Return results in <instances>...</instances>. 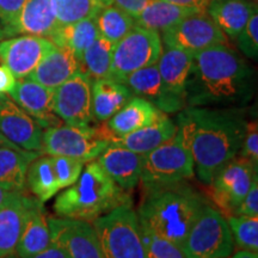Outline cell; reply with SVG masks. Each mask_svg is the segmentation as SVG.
Wrapping results in <instances>:
<instances>
[{"label": "cell", "instance_id": "35", "mask_svg": "<svg viewBox=\"0 0 258 258\" xmlns=\"http://www.w3.org/2000/svg\"><path fill=\"white\" fill-rule=\"evenodd\" d=\"M227 224L233 237L234 245L239 250L258 251V218L230 215Z\"/></svg>", "mask_w": 258, "mask_h": 258}, {"label": "cell", "instance_id": "43", "mask_svg": "<svg viewBox=\"0 0 258 258\" xmlns=\"http://www.w3.org/2000/svg\"><path fill=\"white\" fill-rule=\"evenodd\" d=\"M110 2L111 4L118 6L123 11L128 12L129 15L135 17V16L140 14L141 10L148 3V0H110Z\"/></svg>", "mask_w": 258, "mask_h": 258}, {"label": "cell", "instance_id": "29", "mask_svg": "<svg viewBox=\"0 0 258 258\" xmlns=\"http://www.w3.org/2000/svg\"><path fill=\"white\" fill-rule=\"evenodd\" d=\"M40 152L0 147V188L9 191H23L28 167Z\"/></svg>", "mask_w": 258, "mask_h": 258}, {"label": "cell", "instance_id": "20", "mask_svg": "<svg viewBox=\"0 0 258 258\" xmlns=\"http://www.w3.org/2000/svg\"><path fill=\"white\" fill-rule=\"evenodd\" d=\"M31 199L14 191L0 206V257L16 253Z\"/></svg>", "mask_w": 258, "mask_h": 258}, {"label": "cell", "instance_id": "37", "mask_svg": "<svg viewBox=\"0 0 258 258\" xmlns=\"http://www.w3.org/2000/svg\"><path fill=\"white\" fill-rule=\"evenodd\" d=\"M50 157L51 160H53L54 172H55L59 188H69V186L74 184L83 172V161L69 157Z\"/></svg>", "mask_w": 258, "mask_h": 258}, {"label": "cell", "instance_id": "1", "mask_svg": "<svg viewBox=\"0 0 258 258\" xmlns=\"http://www.w3.org/2000/svg\"><path fill=\"white\" fill-rule=\"evenodd\" d=\"M176 124L191 154L196 175L209 184L215 173L239 153L246 121L238 109L185 106Z\"/></svg>", "mask_w": 258, "mask_h": 258}, {"label": "cell", "instance_id": "34", "mask_svg": "<svg viewBox=\"0 0 258 258\" xmlns=\"http://www.w3.org/2000/svg\"><path fill=\"white\" fill-rule=\"evenodd\" d=\"M59 25L71 24L89 17H96L110 0H51Z\"/></svg>", "mask_w": 258, "mask_h": 258}, {"label": "cell", "instance_id": "45", "mask_svg": "<svg viewBox=\"0 0 258 258\" xmlns=\"http://www.w3.org/2000/svg\"><path fill=\"white\" fill-rule=\"evenodd\" d=\"M163 2H167L179 6H186V8H192L202 12H207L209 0H163Z\"/></svg>", "mask_w": 258, "mask_h": 258}, {"label": "cell", "instance_id": "28", "mask_svg": "<svg viewBox=\"0 0 258 258\" xmlns=\"http://www.w3.org/2000/svg\"><path fill=\"white\" fill-rule=\"evenodd\" d=\"M196 12L202 11L186 6L171 4L163 0H148L140 14L134 17V22L138 27L163 32Z\"/></svg>", "mask_w": 258, "mask_h": 258}, {"label": "cell", "instance_id": "51", "mask_svg": "<svg viewBox=\"0 0 258 258\" xmlns=\"http://www.w3.org/2000/svg\"><path fill=\"white\" fill-rule=\"evenodd\" d=\"M245 2H250V3H254V4H257V0H245Z\"/></svg>", "mask_w": 258, "mask_h": 258}, {"label": "cell", "instance_id": "25", "mask_svg": "<svg viewBox=\"0 0 258 258\" xmlns=\"http://www.w3.org/2000/svg\"><path fill=\"white\" fill-rule=\"evenodd\" d=\"M177 133V124L163 115L154 123L147 125L138 131L129 133L123 137H112L110 145H116L138 154H147L154 148L169 140Z\"/></svg>", "mask_w": 258, "mask_h": 258}, {"label": "cell", "instance_id": "2", "mask_svg": "<svg viewBox=\"0 0 258 258\" xmlns=\"http://www.w3.org/2000/svg\"><path fill=\"white\" fill-rule=\"evenodd\" d=\"M253 92V72L228 44L194 54L186 83V106L241 105Z\"/></svg>", "mask_w": 258, "mask_h": 258}, {"label": "cell", "instance_id": "13", "mask_svg": "<svg viewBox=\"0 0 258 258\" xmlns=\"http://www.w3.org/2000/svg\"><path fill=\"white\" fill-rule=\"evenodd\" d=\"M50 238L70 258H103L98 237L89 221L70 218H48Z\"/></svg>", "mask_w": 258, "mask_h": 258}, {"label": "cell", "instance_id": "44", "mask_svg": "<svg viewBox=\"0 0 258 258\" xmlns=\"http://www.w3.org/2000/svg\"><path fill=\"white\" fill-rule=\"evenodd\" d=\"M28 258H70V256L60 245L51 241L43 251Z\"/></svg>", "mask_w": 258, "mask_h": 258}, {"label": "cell", "instance_id": "31", "mask_svg": "<svg viewBox=\"0 0 258 258\" xmlns=\"http://www.w3.org/2000/svg\"><path fill=\"white\" fill-rule=\"evenodd\" d=\"M25 185L29 186L35 199L42 203L47 202L59 191L51 157H37L28 167Z\"/></svg>", "mask_w": 258, "mask_h": 258}, {"label": "cell", "instance_id": "18", "mask_svg": "<svg viewBox=\"0 0 258 258\" xmlns=\"http://www.w3.org/2000/svg\"><path fill=\"white\" fill-rule=\"evenodd\" d=\"M59 27L51 0H27L12 24L4 29L5 36L35 35L49 38Z\"/></svg>", "mask_w": 258, "mask_h": 258}, {"label": "cell", "instance_id": "6", "mask_svg": "<svg viewBox=\"0 0 258 258\" xmlns=\"http://www.w3.org/2000/svg\"><path fill=\"white\" fill-rule=\"evenodd\" d=\"M112 137L106 125L99 128L59 124L43 132L41 153L73 158L85 164L101 156L110 146Z\"/></svg>", "mask_w": 258, "mask_h": 258}, {"label": "cell", "instance_id": "15", "mask_svg": "<svg viewBox=\"0 0 258 258\" xmlns=\"http://www.w3.org/2000/svg\"><path fill=\"white\" fill-rule=\"evenodd\" d=\"M0 132L16 146L41 153L42 127L9 95H0Z\"/></svg>", "mask_w": 258, "mask_h": 258}, {"label": "cell", "instance_id": "3", "mask_svg": "<svg viewBox=\"0 0 258 258\" xmlns=\"http://www.w3.org/2000/svg\"><path fill=\"white\" fill-rule=\"evenodd\" d=\"M145 195L138 214L140 225L182 247L207 200L184 182L150 190Z\"/></svg>", "mask_w": 258, "mask_h": 258}, {"label": "cell", "instance_id": "39", "mask_svg": "<svg viewBox=\"0 0 258 258\" xmlns=\"http://www.w3.org/2000/svg\"><path fill=\"white\" fill-rule=\"evenodd\" d=\"M238 154L249 159L254 166L258 165V127L256 120L246 122L243 144Z\"/></svg>", "mask_w": 258, "mask_h": 258}, {"label": "cell", "instance_id": "7", "mask_svg": "<svg viewBox=\"0 0 258 258\" xmlns=\"http://www.w3.org/2000/svg\"><path fill=\"white\" fill-rule=\"evenodd\" d=\"M195 176L194 159L178 129L159 147L144 154L141 180L145 191L178 184Z\"/></svg>", "mask_w": 258, "mask_h": 258}, {"label": "cell", "instance_id": "42", "mask_svg": "<svg viewBox=\"0 0 258 258\" xmlns=\"http://www.w3.org/2000/svg\"><path fill=\"white\" fill-rule=\"evenodd\" d=\"M17 78L5 64H0V95H9L15 88Z\"/></svg>", "mask_w": 258, "mask_h": 258}, {"label": "cell", "instance_id": "14", "mask_svg": "<svg viewBox=\"0 0 258 258\" xmlns=\"http://www.w3.org/2000/svg\"><path fill=\"white\" fill-rule=\"evenodd\" d=\"M53 47V42L46 37L21 35L0 41V61L9 67L16 78L23 79L36 69Z\"/></svg>", "mask_w": 258, "mask_h": 258}, {"label": "cell", "instance_id": "30", "mask_svg": "<svg viewBox=\"0 0 258 258\" xmlns=\"http://www.w3.org/2000/svg\"><path fill=\"white\" fill-rule=\"evenodd\" d=\"M99 36L95 17H89L71 24L59 25L49 37L55 46L70 49L78 61L82 59L84 51Z\"/></svg>", "mask_w": 258, "mask_h": 258}, {"label": "cell", "instance_id": "16", "mask_svg": "<svg viewBox=\"0 0 258 258\" xmlns=\"http://www.w3.org/2000/svg\"><path fill=\"white\" fill-rule=\"evenodd\" d=\"M122 83L134 96L146 99L165 114L179 112L186 106L184 101L172 96L164 88L157 63L135 71Z\"/></svg>", "mask_w": 258, "mask_h": 258}, {"label": "cell", "instance_id": "41", "mask_svg": "<svg viewBox=\"0 0 258 258\" xmlns=\"http://www.w3.org/2000/svg\"><path fill=\"white\" fill-rule=\"evenodd\" d=\"M27 0H0V22L2 27H9L17 19Z\"/></svg>", "mask_w": 258, "mask_h": 258}, {"label": "cell", "instance_id": "47", "mask_svg": "<svg viewBox=\"0 0 258 258\" xmlns=\"http://www.w3.org/2000/svg\"><path fill=\"white\" fill-rule=\"evenodd\" d=\"M0 147H11V148H17V150H23V148L16 146L14 143H11V141H10L9 139L2 133V132H0Z\"/></svg>", "mask_w": 258, "mask_h": 258}, {"label": "cell", "instance_id": "5", "mask_svg": "<svg viewBox=\"0 0 258 258\" xmlns=\"http://www.w3.org/2000/svg\"><path fill=\"white\" fill-rule=\"evenodd\" d=\"M103 258H147L138 214L131 205L118 206L92 221Z\"/></svg>", "mask_w": 258, "mask_h": 258}, {"label": "cell", "instance_id": "12", "mask_svg": "<svg viewBox=\"0 0 258 258\" xmlns=\"http://www.w3.org/2000/svg\"><path fill=\"white\" fill-rule=\"evenodd\" d=\"M92 80L78 71L72 78L54 90L53 111L66 124L90 125L92 114Z\"/></svg>", "mask_w": 258, "mask_h": 258}, {"label": "cell", "instance_id": "4", "mask_svg": "<svg viewBox=\"0 0 258 258\" xmlns=\"http://www.w3.org/2000/svg\"><path fill=\"white\" fill-rule=\"evenodd\" d=\"M74 184L60 194L54 203V212L60 218L91 222L122 205L129 198L104 172L96 160L88 165Z\"/></svg>", "mask_w": 258, "mask_h": 258}, {"label": "cell", "instance_id": "46", "mask_svg": "<svg viewBox=\"0 0 258 258\" xmlns=\"http://www.w3.org/2000/svg\"><path fill=\"white\" fill-rule=\"evenodd\" d=\"M228 258H258V253L253 252V251L238 250L234 253H232Z\"/></svg>", "mask_w": 258, "mask_h": 258}, {"label": "cell", "instance_id": "50", "mask_svg": "<svg viewBox=\"0 0 258 258\" xmlns=\"http://www.w3.org/2000/svg\"><path fill=\"white\" fill-rule=\"evenodd\" d=\"M0 258H19L17 254H10V256H6V257H0Z\"/></svg>", "mask_w": 258, "mask_h": 258}, {"label": "cell", "instance_id": "27", "mask_svg": "<svg viewBox=\"0 0 258 258\" xmlns=\"http://www.w3.org/2000/svg\"><path fill=\"white\" fill-rule=\"evenodd\" d=\"M92 114L96 120L106 122L133 98V92L123 83L110 78L92 82Z\"/></svg>", "mask_w": 258, "mask_h": 258}, {"label": "cell", "instance_id": "32", "mask_svg": "<svg viewBox=\"0 0 258 258\" xmlns=\"http://www.w3.org/2000/svg\"><path fill=\"white\" fill-rule=\"evenodd\" d=\"M115 44L99 35L91 46L84 51L79 61V67H82L80 71L93 80L109 78Z\"/></svg>", "mask_w": 258, "mask_h": 258}, {"label": "cell", "instance_id": "22", "mask_svg": "<svg viewBox=\"0 0 258 258\" xmlns=\"http://www.w3.org/2000/svg\"><path fill=\"white\" fill-rule=\"evenodd\" d=\"M50 243L49 225L43 203L32 198L16 247V254L19 258H28L43 251Z\"/></svg>", "mask_w": 258, "mask_h": 258}, {"label": "cell", "instance_id": "26", "mask_svg": "<svg viewBox=\"0 0 258 258\" xmlns=\"http://www.w3.org/2000/svg\"><path fill=\"white\" fill-rule=\"evenodd\" d=\"M257 12V4L245 0H209L207 14L225 35L235 38L251 16Z\"/></svg>", "mask_w": 258, "mask_h": 258}, {"label": "cell", "instance_id": "9", "mask_svg": "<svg viewBox=\"0 0 258 258\" xmlns=\"http://www.w3.org/2000/svg\"><path fill=\"white\" fill-rule=\"evenodd\" d=\"M161 51L159 32L135 25L115 44L109 78L122 83L135 71L157 63Z\"/></svg>", "mask_w": 258, "mask_h": 258}, {"label": "cell", "instance_id": "40", "mask_svg": "<svg viewBox=\"0 0 258 258\" xmlns=\"http://www.w3.org/2000/svg\"><path fill=\"white\" fill-rule=\"evenodd\" d=\"M258 177L253 180L245 198L234 209V215L238 217L258 218Z\"/></svg>", "mask_w": 258, "mask_h": 258}, {"label": "cell", "instance_id": "33", "mask_svg": "<svg viewBox=\"0 0 258 258\" xmlns=\"http://www.w3.org/2000/svg\"><path fill=\"white\" fill-rule=\"evenodd\" d=\"M95 18L99 35L114 43H117L135 27L133 16L114 4L104 6Z\"/></svg>", "mask_w": 258, "mask_h": 258}, {"label": "cell", "instance_id": "10", "mask_svg": "<svg viewBox=\"0 0 258 258\" xmlns=\"http://www.w3.org/2000/svg\"><path fill=\"white\" fill-rule=\"evenodd\" d=\"M256 178L257 166L237 154L213 177L209 195L222 212L233 213Z\"/></svg>", "mask_w": 258, "mask_h": 258}, {"label": "cell", "instance_id": "36", "mask_svg": "<svg viewBox=\"0 0 258 258\" xmlns=\"http://www.w3.org/2000/svg\"><path fill=\"white\" fill-rule=\"evenodd\" d=\"M140 224V222H139ZM140 234L143 239L147 258H186L182 247L172 241L160 237L152 231L140 225Z\"/></svg>", "mask_w": 258, "mask_h": 258}, {"label": "cell", "instance_id": "21", "mask_svg": "<svg viewBox=\"0 0 258 258\" xmlns=\"http://www.w3.org/2000/svg\"><path fill=\"white\" fill-rule=\"evenodd\" d=\"M79 70V61L72 51L54 44L27 78L48 89L55 90L72 78Z\"/></svg>", "mask_w": 258, "mask_h": 258}, {"label": "cell", "instance_id": "38", "mask_svg": "<svg viewBox=\"0 0 258 258\" xmlns=\"http://www.w3.org/2000/svg\"><path fill=\"white\" fill-rule=\"evenodd\" d=\"M237 44L241 53L249 59L257 60L258 56V11L251 16L249 22L237 37Z\"/></svg>", "mask_w": 258, "mask_h": 258}, {"label": "cell", "instance_id": "23", "mask_svg": "<svg viewBox=\"0 0 258 258\" xmlns=\"http://www.w3.org/2000/svg\"><path fill=\"white\" fill-rule=\"evenodd\" d=\"M194 54L189 51L165 47L157 66L166 91L186 103V83L191 71Z\"/></svg>", "mask_w": 258, "mask_h": 258}, {"label": "cell", "instance_id": "24", "mask_svg": "<svg viewBox=\"0 0 258 258\" xmlns=\"http://www.w3.org/2000/svg\"><path fill=\"white\" fill-rule=\"evenodd\" d=\"M165 112L160 111L152 103L140 97L133 98L106 121V127L115 137H123L129 133L152 124Z\"/></svg>", "mask_w": 258, "mask_h": 258}, {"label": "cell", "instance_id": "11", "mask_svg": "<svg viewBox=\"0 0 258 258\" xmlns=\"http://www.w3.org/2000/svg\"><path fill=\"white\" fill-rule=\"evenodd\" d=\"M165 47L196 54L217 44H228L227 37L207 12H196L161 32Z\"/></svg>", "mask_w": 258, "mask_h": 258}, {"label": "cell", "instance_id": "17", "mask_svg": "<svg viewBox=\"0 0 258 258\" xmlns=\"http://www.w3.org/2000/svg\"><path fill=\"white\" fill-rule=\"evenodd\" d=\"M9 96L42 128L55 127L60 124V118L53 111L54 90L48 89L29 78H23L17 80Z\"/></svg>", "mask_w": 258, "mask_h": 258}, {"label": "cell", "instance_id": "49", "mask_svg": "<svg viewBox=\"0 0 258 258\" xmlns=\"http://www.w3.org/2000/svg\"><path fill=\"white\" fill-rule=\"evenodd\" d=\"M5 37V32H4V29H3L2 25H0V41H3V38Z\"/></svg>", "mask_w": 258, "mask_h": 258}, {"label": "cell", "instance_id": "48", "mask_svg": "<svg viewBox=\"0 0 258 258\" xmlns=\"http://www.w3.org/2000/svg\"><path fill=\"white\" fill-rule=\"evenodd\" d=\"M14 191H9V190H5V189H2L0 188V206L4 203L6 200L9 199V196L11 195V194Z\"/></svg>", "mask_w": 258, "mask_h": 258}, {"label": "cell", "instance_id": "8", "mask_svg": "<svg viewBox=\"0 0 258 258\" xmlns=\"http://www.w3.org/2000/svg\"><path fill=\"white\" fill-rule=\"evenodd\" d=\"M182 250L186 258H228L234 251L230 226L224 215L205 205L190 227Z\"/></svg>", "mask_w": 258, "mask_h": 258}, {"label": "cell", "instance_id": "19", "mask_svg": "<svg viewBox=\"0 0 258 258\" xmlns=\"http://www.w3.org/2000/svg\"><path fill=\"white\" fill-rule=\"evenodd\" d=\"M104 172L123 190H132L141 180L144 156L110 145L96 159Z\"/></svg>", "mask_w": 258, "mask_h": 258}]
</instances>
